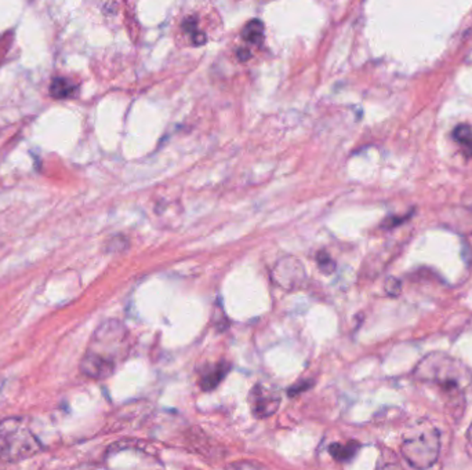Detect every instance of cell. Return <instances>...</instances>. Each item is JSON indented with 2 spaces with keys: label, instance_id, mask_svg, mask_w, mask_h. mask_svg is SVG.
I'll return each mask as SVG.
<instances>
[{
  "label": "cell",
  "instance_id": "e0dca14e",
  "mask_svg": "<svg viewBox=\"0 0 472 470\" xmlns=\"http://www.w3.org/2000/svg\"><path fill=\"white\" fill-rule=\"evenodd\" d=\"M236 56H238V59L241 60V61H247V60L250 59V56H252V53H250L247 49H245V47H241V49H238V51H236Z\"/></svg>",
  "mask_w": 472,
  "mask_h": 470
},
{
  "label": "cell",
  "instance_id": "30bf717a",
  "mask_svg": "<svg viewBox=\"0 0 472 470\" xmlns=\"http://www.w3.org/2000/svg\"><path fill=\"white\" fill-rule=\"evenodd\" d=\"M356 451H358V444L356 443L346 444V446H343V444H333L332 447H330V454L338 461H348V459L356 456Z\"/></svg>",
  "mask_w": 472,
  "mask_h": 470
},
{
  "label": "cell",
  "instance_id": "7a4b0ae2",
  "mask_svg": "<svg viewBox=\"0 0 472 470\" xmlns=\"http://www.w3.org/2000/svg\"><path fill=\"white\" fill-rule=\"evenodd\" d=\"M127 331L116 320L106 321L96 330L80 362V371L93 380H106L114 374L117 363L126 356Z\"/></svg>",
  "mask_w": 472,
  "mask_h": 470
},
{
  "label": "cell",
  "instance_id": "8fae6325",
  "mask_svg": "<svg viewBox=\"0 0 472 470\" xmlns=\"http://www.w3.org/2000/svg\"><path fill=\"white\" fill-rule=\"evenodd\" d=\"M453 137L466 148V153L472 156V129L468 124H460L453 132Z\"/></svg>",
  "mask_w": 472,
  "mask_h": 470
},
{
  "label": "cell",
  "instance_id": "6da1fadb",
  "mask_svg": "<svg viewBox=\"0 0 472 470\" xmlns=\"http://www.w3.org/2000/svg\"><path fill=\"white\" fill-rule=\"evenodd\" d=\"M414 378L420 382L437 386L453 403V410L464 403L472 386V371L468 365L443 352L427 355L414 368Z\"/></svg>",
  "mask_w": 472,
  "mask_h": 470
},
{
  "label": "cell",
  "instance_id": "2e32d148",
  "mask_svg": "<svg viewBox=\"0 0 472 470\" xmlns=\"http://www.w3.org/2000/svg\"><path fill=\"white\" fill-rule=\"evenodd\" d=\"M192 41H194V43L197 44V46H202V44L206 43L208 39H206L205 33L199 32V31H198V32H195L194 35H192Z\"/></svg>",
  "mask_w": 472,
  "mask_h": 470
},
{
  "label": "cell",
  "instance_id": "4fadbf2b",
  "mask_svg": "<svg viewBox=\"0 0 472 470\" xmlns=\"http://www.w3.org/2000/svg\"><path fill=\"white\" fill-rule=\"evenodd\" d=\"M385 291L391 297H398L401 291H403V284H401L398 279L388 278L387 281H385Z\"/></svg>",
  "mask_w": 472,
  "mask_h": 470
},
{
  "label": "cell",
  "instance_id": "3957f363",
  "mask_svg": "<svg viewBox=\"0 0 472 470\" xmlns=\"http://www.w3.org/2000/svg\"><path fill=\"white\" fill-rule=\"evenodd\" d=\"M42 448L41 441L20 418H7L0 422V462L32 458Z\"/></svg>",
  "mask_w": 472,
  "mask_h": 470
},
{
  "label": "cell",
  "instance_id": "5b68a950",
  "mask_svg": "<svg viewBox=\"0 0 472 470\" xmlns=\"http://www.w3.org/2000/svg\"><path fill=\"white\" fill-rule=\"evenodd\" d=\"M249 403L253 415L258 419H264L278 411L279 406H281V396L273 386L257 383L250 391Z\"/></svg>",
  "mask_w": 472,
  "mask_h": 470
},
{
  "label": "cell",
  "instance_id": "ba28073f",
  "mask_svg": "<svg viewBox=\"0 0 472 470\" xmlns=\"http://www.w3.org/2000/svg\"><path fill=\"white\" fill-rule=\"evenodd\" d=\"M75 90H77V85L70 82L69 79H65V78H56L51 85V97H54L57 100L68 98L75 93Z\"/></svg>",
  "mask_w": 472,
  "mask_h": 470
},
{
  "label": "cell",
  "instance_id": "d6986e66",
  "mask_svg": "<svg viewBox=\"0 0 472 470\" xmlns=\"http://www.w3.org/2000/svg\"><path fill=\"white\" fill-rule=\"evenodd\" d=\"M467 438H468L469 444L472 446V422L469 425L468 432H467Z\"/></svg>",
  "mask_w": 472,
  "mask_h": 470
},
{
  "label": "cell",
  "instance_id": "ac0fdd59",
  "mask_svg": "<svg viewBox=\"0 0 472 470\" xmlns=\"http://www.w3.org/2000/svg\"><path fill=\"white\" fill-rule=\"evenodd\" d=\"M377 470H403V466H399L398 464H387V465H383V466Z\"/></svg>",
  "mask_w": 472,
  "mask_h": 470
},
{
  "label": "cell",
  "instance_id": "7c38bea8",
  "mask_svg": "<svg viewBox=\"0 0 472 470\" xmlns=\"http://www.w3.org/2000/svg\"><path fill=\"white\" fill-rule=\"evenodd\" d=\"M317 261L320 271H322L323 273H326V275H330V273L335 272V261L330 258V255H329L328 253L320 252L319 254H318Z\"/></svg>",
  "mask_w": 472,
  "mask_h": 470
},
{
  "label": "cell",
  "instance_id": "9a60e30c",
  "mask_svg": "<svg viewBox=\"0 0 472 470\" xmlns=\"http://www.w3.org/2000/svg\"><path fill=\"white\" fill-rule=\"evenodd\" d=\"M310 386H311V382H309V381H302V382H299V383H297V385H294L293 388H291V391H289V393H291V394L301 393L302 391H305V389H309Z\"/></svg>",
  "mask_w": 472,
  "mask_h": 470
},
{
  "label": "cell",
  "instance_id": "8992f818",
  "mask_svg": "<svg viewBox=\"0 0 472 470\" xmlns=\"http://www.w3.org/2000/svg\"><path fill=\"white\" fill-rule=\"evenodd\" d=\"M305 268L297 258H282L273 271V279L276 284L285 290H296L305 281Z\"/></svg>",
  "mask_w": 472,
  "mask_h": 470
},
{
  "label": "cell",
  "instance_id": "277c9868",
  "mask_svg": "<svg viewBox=\"0 0 472 470\" xmlns=\"http://www.w3.org/2000/svg\"><path fill=\"white\" fill-rule=\"evenodd\" d=\"M403 458L417 470H427L437 464L440 453V433L430 425H419L413 435L403 440Z\"/></svg>",
  "mask_w": 472,
  "mask_h": 470
},
{
  "label": "cell",
  "instance_id": "5bb4252c",
  "mask_svg": "<svg viewBox=\"0 0 472 470\" xmlns=\"http://www.w3.org/2000/svg\"><path fill=\"white\" fill-rule=\"evenodd\" d=\"M184 30L187 31V32L191 33V35H194L195 32H198V23L197 18L195 17H188L185 18L184 23Z\"/></svg>",
  "mask_w": 472,
  "mask_h": 470
},
{
  "label": "cell",
  "instance_id": "52a82bcc",
  "mask_svg": "<svg viewBox=\"0 0 472 470\" xmlns=\"http://www.w3.org/2000/svg\"><path fill=\"white\" fill-rule=\"evenodd\" d=\"M227 373H228V365L226 363H218L200 378V388L206 392L213 391V389L220 385Z\"/></svg>",
  "mask_w": 472,
  "mask_h": 470
},
{
  "label": "cell",
  "instance_id": "9c48e42d",
  "mask_svg": "<svg viewBox=\"0 0 472 470\" xmlns=\"http://www.w3.org/2000/svg\"><path fill=\"white\" fill-rule=\"evenodd\" d=\"M242 36L249 43H262L263 38H264V25H263L262 21L252 20L250 23H247L246 27L242 31Z\"/></svg>",
  "mask_w": 472,
  "mask_h": 470
}]
</instances>
